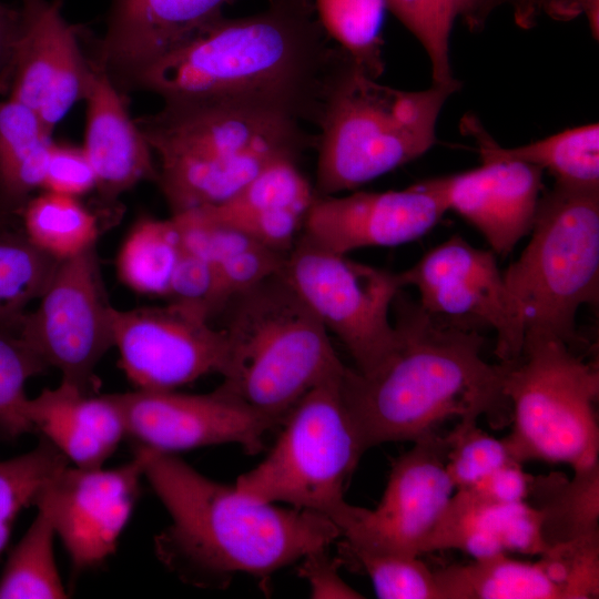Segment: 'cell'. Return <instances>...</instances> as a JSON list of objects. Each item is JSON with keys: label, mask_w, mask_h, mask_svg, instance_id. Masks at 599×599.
<instances>
[{"label": "cell", "mask_w": 599, "mask_h": 599, "mask_svg": "<svg viewBox=\"0 0 599 599\" xmlns=\"http://www.w3.org/2000/svg\"><path fill=\"white\" fill-rule=\"evenodd\" d=\"M312 0H270L254 14L224 16L134 81L167 99H225L284 109L316 124L344 54L329 44Z\"/></svg>", "instance_id": "cell-1"}, {"label": "cell", "mask_w": 599, "mask_h": 599, "mask_svg": "<svg viewBox=\"0 0 599 599\" xmlns=\"http://www.w3.org/2000/svg\"><path fill=\"white\" fill-rule=\"evenodd\" d=\"M402 292L393 304L397 344L392 355L369 376L346 366L341 377L363 449L414 443L451 417L485 415L502 424L511 413L504 394L506 364L484 359V337L476 329L444 322Z\"/></svg>", "instance_id": "cell-2"}, {"label": "cell", "mask_w": 599, "mask_h": 599, "mask_svg": "<svg viewBox=\"0 0 599 599\" xmlns=\"http://www.w3.org/2000/svg\"><path fill=\"white\" fill-rule=\"evenodd\" d=\"M135 449L144 477L171 517L155 537L156 556L186 583L225 588L237 573L264 582L342 537L323 515L256 499L203 476L175 454Z\"/></svg>", "instance_id": "cell-3"}, {"label": "cell", "mask_w": 599, "mask_h": 599, "mask_svg": "<svg viewBox=\"0 0 599 599\" xmlns=\"http://www.w3.org/2000/svg\"><path fill=\"white\" fill-rule=\"evenodd\" d=\"M135 120L158 156L156 182L171 215L219 205L266 165L296 159L316 138L303 121L270 104L225 99H167Z\"/></svg>", "instance_id": "cell-4"}, {"label": "cell", "mask_w": 599, "mask_h": 599, "mask_svg": "<svg viewBox=\"0 0 599 599\" xmlns=\"http://www.w3.org/2000/svg\"><path fill=\"white\" fill-rule=\"evenodd\" d=\"M344 51L316 122L317 196L352 191L424 155L460 81L419 91L380 84Z\"/></svg>", "instance_id": "cell-5"}, {"label": "cell", "mask_w": 599, "mask_h": 599, "mask_svg": "<svg viewBox=\"0 0 599 599\" xmlns=\"http://www.w3.org/2000/svg\"><path fill=\"white\" fill-rule=\"evenodd\" d=\"M220 314L226 342L220 387L274 426L309 389L346 366L281 272L234 296Z\"/></svg>", "instance_id": "cell-6"}, {"label": "cell", "mask_w": 599, "mask_h": 599, "mask_svg": "<svg viewBox=\"0 0 599 599\" xmlns=\"http://www.w3.org/2000/svg\"><path fill=\"white\" fill-rule=\"evenodd\" d=\"M502 363L514 424L504 440L512 458L567 464L573 471L599 465L597 363L557 336L534 332L526 333L518 358Z\"/></svg>", "instance_id": "cell-7"}, {"label": "cell", "mask_w": 599, "mask_h": 599, "mask_svg": "<svg viewBox=\"0 0 599 599\" xmlns=\"http://www.w3.org/2000/svg\"><path fill=\"white\" fill-rule=\"evenodd\" d=\"M526 247L502 273L526 333L557 336L572 346L583 305L599 297V189L554 184L541 194Z\"/></svg>", "instance_id": "cell-8"}, {"label": "cell", "mask_w": 599, "mask_h": 599, "mask_svg": "<svg viewBox=\"0 0 599 599\" xmlns=\"http://www.w3.org/2000/svg\"><path fill=\"white\" fill-rule=\"evenodd\" d=\"M343 372L296 403L268 455L237 477L236 489L323 515L339 529L352 508L346 484L365 453L341 394Z\"/></svg>", "instance_id": "cell-9"}, {"label": "cell", "mask_w": 599, "mask_h": 599, "mask_svg": "<svg viewBox=\"0 0 599 599\" xmlns=\"http://www.w3.org/2000/svg\"><path fill=\"white\" fill-rule=\"evenodd\" d=\"M281 274L344 344L358 373L374 374L392 355L397 329L389 312L405 287L400 273L327 251L300 234Z\"/></svg>", "instance_id": "cell-10"}, {"label": "cell", "mask_w": 599, "mask_h": 599, "mask_svg": "<svg viewBox=\"0 0 599 599\" xmlns=\"http://www.w3.org/2000/svg\"><path fill=\"white\" fill-rule=\"evenodd\" d=\"M111 309L92 246L58 263L18 333L48 367L60 370L62 383L94 394L95 368L113 346Z\"/></svg>", "instance_id": "cell-11"}, {"label": "cell", "mask_w": 599, "mask_h": 599, "mask_svg": "<svg viewBox=\"0 0 599 599\" xmlns=\"http://www.w3.org/2000/svg\"><path fill=\"white\" fill-rule=\"evenodd\" d=\"M113 346L135 389L171 390L207 374L221 375L226 361L223 331L200 306H112Z\"/></svg>", "instance_id": "cell-12"}, {"label": "cell", "mask_w": 599, "mask_h": 599, "mask_svg": "<svg viewBox=\"0 0 599 599\" xmlns=\"http://www.w3.org/2000/svg\"><path fill=\"white\" fill-rule=\"evenodd\" d=\"M400 275L404 286L418 291V304L425 311L487 324L496 333L499 362L518 358L526 337L525 322L491 250L477 248L454 235Z\"/></svg>", "instance_id": "cell-13"}, {"label": "cell", "mask_w": 599, "mask_h": 599, "mask_svg": "<svg viewBox=\"0 0 599 599\" xmlns=\"http://www.w3.org/2000/svg\"><path fill=\"white\" fill-rule=\"evenodd\" d=\"M448 441L436 432L393 464L375 509L352 506L339 527L348 544L375 552L418 556L455 493L446 469Z\"/></svg>", "instance_id": "cell-14"}, {"label": "cell", "mask_w": 599, "mask_h": 599, "mask_svg": "<svg viewBox=\"0 0 599 599\" xmlns=\"http://www.w3.org/2000/svg\"><path fill=\"white\" fill-rule=\"evenodd\" d=\"M17 1L18 32L0 91L34 110L52 132L85 98L91 64L60 13L61 0Z\"/></svg>", "instance_id": "cell-15"}, {"label": "cell", "mask_w": 599, "mask_h": 599, "mask_svg": "<svg viewBox=\"0 0 599 599\" xmlns=\"http://www.w3.org/2000/svg\"><path fill=\"white\" fill-rule=\"evenodd\" d=\"M134 446L175 454L197 447L237 444L263 449L274 424L222 387L209 394L142 390L115 394Z\"/></svg>", "instance_id": "cell-16"}, {"label": "cell", "mask_w": 599, "mask_h": 599, "mask_svg": "<svg viewBox=\"0 0 599 599\" xmlns=\"http://www.w3.org/2000/svg\"><path fill=\"white\" fill-rule=\"evenodd\" d=\"M143 459L135 449L129 463L62 468L41 489L34 506L45 509L74 572L93 568L114 550L140 490Z\"/></svg>", "instance_id": "cell-17"}, {"label": "cell", "mask_w": 599, "mask_h": 599, "mask_svg": "<svg viewBox=\"0 0 599 599\" xmlns=\"http://www.w3.org/2000/svg\"><path fill=\"white\" fill-rule=\"evenodd\" d=\"M447 212L429 179L404 190L315 196L301 234L327 251L345 254L416 241Z\"/></svg>", "instance_id": "cell-18"}, {"label": "cell", "mask_w": 599, "mask_h": 599, "mask_svg": "<svg viewBox=\"0 0 599 599\" xmlns=\"http://www.w3.org/2000/svg\"><path fill=\"white\" fill-rule=\"evenodd\" d=\"M234 0H111L94 58L119 90L159 59L219 20Z\"/></svg>", "instance_id": "cell-19"}, {"label": "cell", "mask_w": 599, "mask_h": 599, "mask_svg": "<svg viewBox=\"0 0 599 599\" xmlns=\"http://www.w3.org/2000/svg\"><path fill=\"white\" fill-rule=\"evenodd\" d=\"M542 174L540 169L519 161L491 160L429 181L447 211L463 216L496 255L505 256L531 231Z\"/></svg>", "instance_id": "cell-20"}, {"label": "cell", "mask_w": 599, "mask_h": 599, "mask_svg": "<svg viewBox=\"0 0 599 599\" xmlns=\"http://www.w3.org/2000/svg\"><path fill=\"white\" fill-rule=\"evenodd\" d=\"M90 64L82 148L95 173V190L104 202H113L141 181H156L158 172L153 152L121 91L104 70Z\"/></svg>", "instance_id": "cell-21"}, {"label": "cell", "mask_w": 599, "mask_h": 599, "mask_svg": "<svg viewBox=\"0 0 599 599\" xmlns=\"http://www.w3.org/2000/svg\"><path fill=\"white\" fill-rule=\"evenodd\" d=\"M315 196L314 186L300 171L296 159L281 158L227 201L196 210L215 223L287 254L301 234Z\"/></svg>", "instance_id": "cell-22"}, {"label": "cell", "mask_w": 599, "mask_h": 599, "mask_svg": "<svg viewBox=\"0 0 599 599\" xmlns=\"http://www.w3.org/2000/svg\"><path fill=\"white\" fill-rule=\"evenodd\" d=\"M460 550L475 559L497 554L540 555L548 549L541 514L529 501L498 502L456 489L423 547Z\"/></svg>", "instance_id": "cell-23"}, {"label": "cell", "mask_w": 599, "mask_h": 599, "mask_svg": "<svg viewBox=\"0 0 599 599\" xmlns=\"http://www.w3.org/2000/svg\"><path fill=\"white\" fill-rule=\"evenodd\" d=\"M27 415L32 430L77 467H102L126 436L115 394L97 396L62 382L29 398Z\"/></svg>", "instance_id": "cell-24"}, {"label": "cell", "mask_w": 599, "mask_h": 599, "mask_svg": "<svg viewBox=\"0 0 599 599\" xmlns=\"http://www.w3.org/2000/svg\"><path fill=\"white\" fill-rule=\"evenodd\" d=\"M184 245L210 261L214 273L211 317L217 316L234 296L282 271L286 254L215 223L197 210L180 216Z\"/></svg>", "instance_id": "cell-25"}, {"label": "cell", "mask_w": 599, "mask_h": 599, "mask_svg": "<svg viewBox=\"0 0 599 599\" xmlns=\"http://www.w3.org/2000/svg\"><path fill=\"white\" fill-rule=\"evenodd\" d=\"M461 130L475 140L480 161H519L548 172L555 183L599 189V125L583 124L528 144L504 148L473 114L461 119Z\"/></svg>", "instance_id": "cell-26"}, {"label": "cell", "mask_w": 599, "mask_h": 599, "mask_svg": "<svg viewBox=\"0 0 599 599\" xmlns=\"http://www.w3.org/2000/svg\"><path fill=\"white\" fill-rule=\"evenodd\" d=\"M539 556L522 561L497 554L438 569L441 599H568L551 561Z\"/></svg>", "instance_id": "cell-27"}, {"label": "cell", "mask_w": 599, "mask_h": 599, "mask_svg": "<svg viewBox=\"0 0 599 599\" xmlns=\"http://www.w3.org/2000/svg\"><path fill=\"white\" fill-rule=\"evenodd\" d=\"M51 134L34 110L0 100V223L19 222L24 204L41 190Z\"/></svg>", "instance_id": "cell-28"}, {"label": "cell", "mask_w": 599, "mask_h": 599, "mask_svg": "<svg viewBox=\"0 0 599 599\" xmlns=\"http://www.w3.org/2000/svg\"><path fill=\"white\" fill-rule=\"evenodd\" d=\"M529 498L541 514L548 548L599 536V465L573 471L572 478L558 473L532 476Z\"/></svg>", "instance_id": "cell-29"}, {"label": "cell", "mask_w": 599, "mask_h": 599, "mask_svg": "<svg viewBox=\"0 0 599 599\" xmlns=\"http://www.w3.org/2000/svg\"><path fill=\"white\" fill-rule=\"evenodd\" d=\"M181 251L180 232L172 216L142 217L120 246L119 278L139 294L166 297Z\"/></svg>", "instance_id": "cell-30"}, {"label": "cell", "mask_w": 599, "mask_h": 599, "mask_svg": "<svg viewBox=\"0 0 599 599\" xmlns=\"http://www.w3.org/2000/svg\"><path fill=\"white\" fill-rule=\"evenodd\" d=\"M18 220L27 238L58 261L95 246L97 217L79 197L42 191L28 200Z\"/></svg>", "instance_id": "cell-31"}, {"label": "cell", "mask_w": 599, "mask_h": 599, "mask_svg": "<svg viewBox=\"0 0 599 599\" xmlns=\"http://www.w3.org/2000/svg\"><path fill=\"white\" fill-rule=\"evenodd\" d=\"M59 262L35 247L19 223H0V326L18 329Z\"/></svg>", "instance_id": "cell-32"}, {"label": "cell", "mask_w": 599, "mask_h": 599, "mask_svg": "<svg viewBox=\"0 0 599 599\" xmlns=\"http://www.w3.org/2000/svg\"><path fill=\"white\" fill-rule=\"evenodd\" d=\"M11 549L0 576V599H61L68 593L54 559L55 530L42 507Z\"/></svg>", "instance_id": "cell-33"}, {"label": "cell", "mask_w": 599, "mask_h": 599, "mask_svg": "<svg viewBox=\"0 0 599 599\" xmlns=\"http://www.w3.org/2000/svg\"><path fill=\"white\" fill-rule=\"evenodd\" d=\"M317 19L329 37L369 77L385 70L382 35L385 0H312Z\"/></svg>", "instance_id": "cell-34"}, {"label": "cell", "mask_w": 599, "mask_h": 599, "mask_svg": "<svg viewBox=\"0 0 599 599\" xmlns=\"http://www.w3.org/2000/svg\"><path fill=\"white\" fill-rule=\"evenodd\" d=\"M338 558L367 575L380 599H441L435 571L418 556L368 551L343 539Z\"/></svg>", "instance_id": "cell-35"}, {"label": "cell", "mask_w": 599, "mask_h": 599, "mask_svg": "<svg viewBox=\"0 0 599 599\" xmlns=\"http://www.w3.org/2000/svg\"><path fill=\"white\" fill-rule=\"evenodd\" d=\"M68 465L67 457L42 437L32 450L0 460V557L19 512L34 506L41 489Z\"/></svg>", "instance_id": "cell-36"}, {"label": "cell", "mask_w": 599, "mask_h": 599, "mask_svg": "<svg viewBox=\"0 0 599 599\" xmlns=\"http://www.w3.org/2000/svg\"><path fill=\"white\" fill-rule=\"evenodd\" d=\"M48 365L17 329L0 326V437L13 440L32 427L27 415L28 380Z\"/></svg>", "instance_id": "cell-37"}, {"label": "cell", "mask_w": 599, "mask_h": 599, "mask_svg": "<svg viewBox=\"0 0 599 599\" xmlns=\"http://www.w3.org/2000/svg\"><path fill=\"white\" fill-rule=\"evenodd\" d=\"M389 10L420 43L430 62L432 82H458L450 63V33L454 26L447 0H385Z\"/></svg>", "instance_id": "cell-38"}, {"label": "cell", "mask_w": 599, "mask_h": 599, "mask_svg": "<svg viewBox=\"0 0 599 599\" xmlns=\"http://www.w3.org/2000/svg\"><path fill=\"white\" fill-rule=\"evenodd\" d=\"M477 420L463 418L446 435V469L455 489L468 487L502 465L516 461L504 438L488 435L477 426Z\"/></svg>", "instance_id": "cell-39"}, {"label": "cell", "mask_w": 599, "mask_h": 599, "mask_svg": "<svg viewBox=\"0 0 599 599\" xmlns=\"http://www.w3.org/2000/svg\"><path fill=\"white\" fill-rule=\"evenodd\" d=\"M95 173L83 148L53 141L41 190L80 197L95 190Z\"/></svg>", "instance_id": "cell-40"}, {"label": "cell", "mask_w": 599, "mask_h": 599, "mask_svg": "<svg viewBox=\"0 0 599 599\" xmlns=\"http://www.w3.org/2000/svg\"><path fill=\"white\" fill-rule=\"evenodd\" d=\"M213 293L214 273L212 264L202 255L182 245L166 295L167 301L200 306L212 318Z\"/></svg>", "instance_id": "cell-41"}, {"label": "cell", "mask_w": 599, "mask_h": 599, "mask_svg": "<svg viewBox=\"0 0 599 599\" xmlns=\"http://www.w3.org/2000/svg\"><path fill=\"white\" fill-rule=\"evenodd\" d=\"M327 547L315 549L304 557L298 567V575L306 579L311 587V597L317 599L342 598L361 599L362 593L347 585L339 576L343 566L338 557L332 558Z\"/></svg>", "instance_id": "cell-42"}, {"label": "cell", "mask_w": 599, "mask_h": 599, "mask_svg": "<svg viewBox=\"0 0 599 599\" xmlns=\"http://www.w3.org/2000/svg\"><path fill=\"white\" fill-rule=\"evenodd\" d=\"M521 465L517 461L502 465L465 488L493 501H525L529 495L532 476L525 473Z\"/></svg>", "instance_id": "cell-43"}, {"label": "cell", "mask_w": 599, "mask_h": 599, "mask_svg": "<svg viewBox=\"0 0 599 599\" xmlns=\"http://www.w3.org/2000/svg\"><path fill=\"white\" fill-rule=\"evenodd\" d=\"M548 0H480L474 24V31L480 30L491 12L500 7H508L512 19L520 29L534 28L546 8Z\"/></svg>", "instance_id": "cell-44"}, {"label": "cell", "mask_w": 599, "mask_h": 599, "mask_svg": "<svg viewBox=\"0 0 599 599\" xmlns=\"http://www.w3.org/2000/svg\"><path fill=\"white\" fill-rule=\"evenodd\" d=\"M544 16L560 22L585 17L592 38L599 40V0H548Z\"/></svg>", "instance_id": "cell-45"}, {"label": "cell", "mask_w": 599, "mask_h": 599, "mask_svg": "<svg viewBox=\"0 0 599 599\" xmlns=\"http://www.w3.org/2000/svg\"><path fill=\"white\" fill-rule=\"evenodd\" d=\"M18 8L0 1V78L9 64L18 32Z\"/></svg>", "instance_id": "cell-46"}, {"label": "cell", "mask_w": 599, "mask_h": 599, "mask_svg": "<svg viewBox=\"0 0 599 599\" xmlns=\"http://www.w3.org/2000/svg\"><path fill=\"white\" fill-rule=\"evenodd\" d=\"M480 0H447L449 13L454 21L461 19L474 31L475 18Z\"/></svg>", "instance_id": "cell-47"}]
</instances>
